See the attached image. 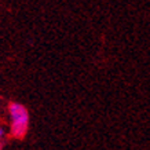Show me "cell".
I'll return each instance as SVG.
<instances>
[{
  "mask_svg": "<svg viewBox=\"0 0 150 150\" xmlns=\"http://www.w3.org/2000/svg\"><path fill=\"white\" fill-rule=\"evenodd\" d=\"M4 135H6V131H4V128L3 127H0V141L4 138Z\"/></svg>",
  "mask_w": 150,
  "mask_h": 150,
  "instance_id": "7a4b0ae2",
  "label": "cell"
},
{
  "mask_svg": "<svg viewBox=\"0 0 150 150\" xmlns=\"http://www.w3.org/2000/svg\"><path fill=\"white\" fill-rule=\"evenodd\" d=\"M8 114L11 137L22 139L26 135L28 127H29V112L22 103L11 102L8 105Z\"/></svg>",
  "mask_w": 150,
  "mask_h": 150,
  "instance_id": "6da1fadb",
  "label": "cell"
}]
</instances>
